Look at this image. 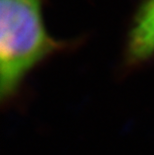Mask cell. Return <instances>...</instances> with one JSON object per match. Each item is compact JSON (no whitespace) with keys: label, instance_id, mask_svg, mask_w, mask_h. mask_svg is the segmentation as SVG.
<instances>
[{"label":"cell","instance_id":"1","mask_svg":"<svg viewBox=\"0 0 154 155\" xmlns=\"http://www.w3.org/2000/svg\"><path fill=\"white\" fill-rule=\"evenodd\" d=\"M57 43L47 34L41 0H0V93L15 94L31 69Z\"/></svg>","mask_w":154,"mask_h":155},{"label":"cell","instance_id":"2","mask_svg":"<svg viewBox=\"0 0 154 155\" xmlns=\"http://www.w3.org/2000/svg\"><path fill=\"white\" fill-rule=\"evenodd\" d=\"M128 54L137 62L154 56V0H146L136 16L129 35Z\"/></svg>","mask_w":154,"mask_h":155}]
</instances>
